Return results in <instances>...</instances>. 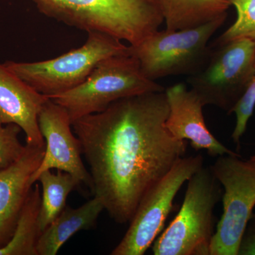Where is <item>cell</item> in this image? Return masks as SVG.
Returning a JSON list of instances; mask_svg holds the SVG:
<instances>
[{
    "label": "cell",
    "mask_w": 255,
    "mask_h": 255,
    "mask_svg": "<svg viewBox=\"0 0 255 255\" xmlns=\"http://www.w3.org/2000/svg\"><path fill=\"white\" fill-rule=\"evenodd\" d=\"M129 53L130 48L120 40L91 32L83 46L53 59L33 63L9 60L4 64L36 91L50 97L81 85L102 60Z\"/></svg>",
    "instance_id": "6"
},
{
    "label": "cell",
    "mask_w": 255,
    "mask_h": 255,
    "mask_svg": "<svg viewBox=\"0 0 255 255\" xmlns=\"http://www.w3.org/2000/svg\"><path fill=\"white\" fill-rule=\"evenodd\" d=\"M165 91L114 102L72 124L90 168L92 190L119 224L129 223L142 198L185 155V140L166 128Z\"/></svg>",
    "instance_id": "1"
},
{
    "label": "cell",
    "mask_w": 255,
    "mask_h": 255,
    "mask_svg": "<svg viewBox=\"0 0 255 255\" xmlns=\"http://www.w3.org/2000/svg\"><path fill=\"white\" fill-rule=\"evenodd\" d=\"M104 210L102 201L95 196L77 209L65 206L59 216L42 232L37 245L38 255L58 254L62 246L75 233L95 226Z\"/></svg>",
    "instance_id": "14"
},
{
    "label": "cell",
    "mask_w": 255,
    "mask_h": 255,
    "mask_svg": "<svg viewBox=\"0 0 255 255\" xmlns=\"http://www.w3.org/2000/svg\"><path fill=\"white\" fill-rule=\"evenodd\" d=\"M48 17L80 30L98 32L130 46L164 22L159 0H32Z\"/></svg>",
    "instance_id": "2"
},
{
    "label": "cell",
    "mask_w": 255,
    "mask_h": 255,
    "mask_svg": "<svg viewBox=\"0 0 255 255\" xmlns=\"http://www.w3.org/2000/svg\"><path fill=\"white\" fill-rule=\"evenodd\" d=\"M254 156H255V155Z\"/></svg>",
    "instance_id": "22"
},
{
    "label": "cell",
    "mask_w": 255,
    "mask_h": 255,
    "mask_svg": "<svg viewBox=\"0 0 255 255\" xmlns=\"http://www.w3.org/2000/svg\"><path fill=\"white\" fill-rule=\"evenodd\" d=\"M37 182L42 186L38 223L43 232L65 209L69 194L81 184L71 174L61 170L56 174L44 171Z\"/></svg>",
    "instance_id": "17"
},
{
    "label": "cell",
    "mask_w": 255,
    "mask_h": 255,
    "mask_svg": "<svg viewBox=\"0 0 255 255\" xmlns=\"http://www.w3.org/2000/svg\"><path fill=\"white\" fill-rule=\"evenodd\" d=\"M164 91L162 85L144 75L138 60L129 53L102 60L81 85L49 98L65 109L73 124L122 99Z\"/></svg>",
    "instance_id": "3"
},
{
    "label": "cell",
    "mask_w": 255,
    "mask_h": 255,
    "mask_svg": "<svg viewBox=\"0 0 255 255\" xmlns=\"http://www.w3.org/2000/svg\"><path fill=\"white\" fill-rule=\"evenodd\" d=\"M238 255H255V214L250 219L242 236Z\"/></svg>",
    "instance_id": "21"
},
{
    "label": "cell",
    "mask_w": 255,
    "mask_h": 255,
    "mask_svg": "<svg viewBox=\"0 0 255 255\" xmlns=\"http://www.w3.org/2000/svg\"><path fill=\"white\" fill-rule=\"evenodd\" d=\"M167 30L187 29L227 14L228 0H159Z\"/></svg>",
    "instance_id": "15"
},
{
    "label": "cell",
    "mask_w": 255,
    "mask_h": 255,
    "mask_svg": "<svg viewBox=\"0 0 255 255\" xmlns=\"http://www.w3.org/2000/svg\"><path fill=\"white\" fill-rule=\"evenodd\" d=\"M21 131L16 124L0 123V169L14 163L24 152L26 145H22L18 138Z\"/></svg>",
    "instance_id": "19"
},
{
    "label": "cell",
    "mask_w": 255,
    "mask_h": 255,
    "mask_svg": "<svg viewBox=\"0 0 255 255\" xmlns=\"http://www.w3.org/2000/svg\"><path fill=\"white\" fill-rule=\"evenodd\" d=\"M223 186V212L210 246V255H238L242 236L255 206V157L219 156L211 166Z\"/></svg>",
    "instance_id": "8"
},
{
    "label": "cell",
    "mask_w": 255,
    "mask_h": 255,
    "mask_svg": "<svg viewBox=\"0 0 255 255\" xmlns=\"http://www.w3.org/2000/svg\"><path fill=\"white\" fill-rule=\"evenodd\" d=\"M201 155L181 157L142 198L123 239L112 255H142L163 229L174 198L184 183L204 166Z\"/></svg>",
    "instance_id": "9"
},
{
    "label": "cell",
    "mask_w": 255,
    "mask_h": 255,
    "mask_svg": "<svg viewBox=\"0 0 255 255\" xmlns=\"http://www.w3.org/2000/svg\"><path fill=\"white\" fill-rule=\"evenodd\" d=\"M46 146L26 144L22 155L0 169V248L9 243L23 206L31 192V179L45 155Z\"/></svg>",
    "instance_id": "12"
},
{
    "label": "cell",
    "mask_w": 255,
    "mask_h": 255,
    "mask_svg": "<svg viewBox=\"0 0 255 255\" xmlns=\"http://www.w3.org/2000/svg\"><path fill=\"white\" fill-rule=\"evenodd\" d=\"M38 124L46 142V150L39 167L32 175V184L37 182L42 172L56 169L68 172L80 184L91 188V176L82 159L81 144L73 133L71 121L65 109L50 99L42 107Z\"/></svg>",
    "instance_id": "10"
},
{
    "label": "cell",
    "mask_w": 255,
    "mask_h": 255,
    "mask_svg": "<svg viewBox=\"0 0 255 255\" xmlns=\"http://www.w3.org/2000/svg\"><path fill=\"white\" fill-rule=\"evenodd\" d=\"M228 1L237 10V19L210 46H220L241 38L255 41V0Z\"/></svg>",
    "instance_id": "18"
},
{
    "label": "cell",
    "mask_w": 255,
    "mask_h": 255,
    "mask_svg": "<svg viewBox=\"0 0 255 255\" xmlns=\"http://www.w3.org/2000/svg\"><path fill=\"white\" fill-rule=\"evenodd\" d=\"M182 207L152 244L155 255H210L215 233L214 209L221 184L211 166L204 165L188 180Z\"/></svg>",
    "instance_id": "4"
},
{
    "label": "cell",
    "mask_w": 255,
    "mask_h": 255,
    "mask_svg": "<svg viewBox=\"0 0 255 255\" xmlns=\"http://www.w3.org/2000/svg\"><path fill=\"white\" fill-rule=\"evenodd\" d=\"M255 108V73L251 83L244 95L238 102L233 113L236 114V124L232 133L233 142L237 145L238 150L241 146V137L246 131L247 126L253 116Z\"/></svg>",
    "instance_id": "20"
},
{
    "label": "cell",
    "mask_w": 255,
    "mask_h": 255,
    "mask_svg": "<svg viewBox=\"0 0 255 255\" xmlns=\"http://www.w3.org/2000/svg\"><path fill=\"white\" fill-rule=\"evenodd\" d=\"M50 100L0 63V123L14 124L26 135V144L45 147L38 116Z\"/></svg>",
    "instance_id": "13"
},
{
    "label": "cell",
    "mask_w": 255,
    "mask_h": 255,
    "mask_svg": "<svg viewBox=\"0 0 255 255\" xmlns=\"http://www.w3.org/2000/svg\"><path fill=\"white\" fill-rule=\"evenodd\" d=\"M227 16L187 29H158L138 44L129 46L130 55L138 60L144 75L154 81L169 76H189L207 61L211 50L210 38Z\"/></svg>",
    "instance_id": "5"
},
{
    "label": "cell",
    "mask_w": 255,
    "mask_h": 255,
    "mask_svg": "<svg viewBox=\"0 0 255 255\" xmlns=\"http://www.w3.org/2000/svg\"><path fill=\"white\" fill-rule=\"evenodd\" d=\"M169 106L166 128L178 140H189L196 150H204L211 157L241 155L219 142L206 127L200 97L184 83L165 89Z\"/></svg>",
    "instance_id": "11"
},
{
    "label": "cell",
    "mask_w": 255,
    "mask_h": 255,
    "mask_svg": "<svg viewBox=\"0 0 255 255\" xmlns=\"http://www.w3.org/2000/svg\"><path fill=\"white\" fill-rule=\"evenodd\" d=\"M41 194L35 183L18 218L14 234L0 248V255H38L37 245L42 231L38 223Z\"/></svg>",
    "instance_id": "16"
},
{
    "label": "cell",
    "mask_w": 255,
    "mask_h": 255,
    "mask_svg": "<svg viewBox=\"0 0 255 255\" xmlns=\"http://www.w3.org/2000/svg\"><path fill=\"white\" fill-rule=\"evenodd\" d=\"M211 48L207 61L187 81L204 105L231 114L254 75L255 41L241 38Z\"/></svg>",
    "instance_id": "7"
}]
</instances>
